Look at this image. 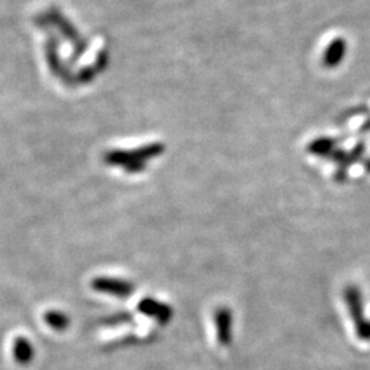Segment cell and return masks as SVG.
Returning <instances> with one entry per match:
<instances>
[{
    "instance_id": "cell-5",
    "label": "cell",
    "mask_w": 370,
    "mask_h": 370,
    "mask_svg": "<svg viewBox=\"0 0 370 370\" xmlns=\"http://www.w3.org/2000/svg\"><path fill=\"white\" fill-rule=\"evenodd\" d=\"M218 342L224 346L229 345L232 339V313L228 307H220L214 313Z\"/></svg>"
},
{
    "instance_id": "cell-1",
    "label": "cell",
    "mask_w": 370,
    "mask_h": 370,
    "mask_svg": "<svg viewBox=\"0 0 370 370\" xmlns=\"http://www.w3.org/2000/svg\"><path fill=\"white\" fill-rule=\"evenodd\" d=\"M345 299L347 303L348 310L351 314V318L355 325L358 338L362 340H370V323L364 317V303H362V295L358 287L348 285L345 290Z\"/></svg>"
},
{
    "instance_id": "cell-7",
    "label": "cell",
    "mask_w": 370,
    "mask_h": 370,
    "mask_svg": "<svg viewBox=\"0 0 370 370\" xmlns=\"http://www.w3.org/2000/svg\"><path fill=\"white\" fill-rule=\"evenodd\" d=\"M345 54H346L345 43L342 40L333 42L326 49L324 58L325 66L326 68H336L342 62V59L345 58Z\"/></svg>"
},
{
    "instance_id": "cell-9",
    "label": "cell",
    "mask_w": 370,
    "mask_h": 370,
    "mask_svg": "<svg viewBox=\"0 0 370 370\" xmlns=\"http://www.w3.org/2000/svg\"><path fill=\"white\" fill-rule=\"evenodd\" d=\"M335 147H336V140L330 138H318L309 144L307 151L317 157H326L336 150Z\"/></svg>"
},
{
    "instance_id": "cell-2",
    "label": "cell",
    "mask_w": 370,
    "mask_h": 370,
    "mask_svg": "<svg viewBox=\"0 0 370 370\" xmlns=\"http://www.w3.org/2000/svg\"><path fill=\"white\" fill-rule=\"evenodd\" d=\"M91 287L96 292L112 295L116 298H128L133 294V284L131 281L114 278H93Z\"/></svg>"
},
{
    "instance_id": "cell-3",
    "label": "cell",
    "mask_w": 370,
    "mask_h": 370,
    "mask_svg": "<svg viewBox=\"0 0 370 370\" xmlns=\"http://www.w3.org/2000/svg\"><path fill=\"white\" fill-rule=\"evenodd\" d=\"M103 161L110 166H121L128 173H141L145 169V162L140 160L135 151L112 150L103 155Z\"/></svg>"
},
{
    "instance_id": "cell-6",
    "label": "cell",
    "mask_w": 370,
    "mask_h": 370,
    "mask_svg": "<svg viewBox=\"0 0 370 370\" xmlns=\"http://www.w3.org/2000/svg\"><path fill=\"white\" fill-rule=\"evenodd\" d=\"M13 357L21 365L29 364L35 357V350L30 340L23 336L16 338L13 342Z\"/></svg>"
},
{
    "instance_id": "cell-11",
    "label": "cell",
    "mask_w": 370,
    "mask_h": 370,
    "mask_svg": "<svg viewBox=\"0 0 370 370\" xmlns=\"http://www.w3.org/2000/svg\"><path fill=\"white\" fill-rule=\"evenodd\" d=\"M364 166H365L366 172L370 173V158H368V160H365V161H364Z\"/></svg>"
},
{
    "instance_id": "cell-4",
    "label": "cell",
    "mask_w": 370,
    "mask_h": 370,
    "mask_svg": "<svg viewBox=\"0 0 370 370\" xmlns=\"http://www.w3.org/2000/svg\"><path fill=\"white\" fill-rule=\"evenodd\" d=\"M139 311L144 316H148L157 320L161 324H166L173 317V310L162 302L155 301L153 298H145L139 303Z\"/></svg>"
},
{
    "instance_id": "cell-10",
    "label": "cell",
    "mask_w": 370,
    "mask_h": 370,
    "mask_svg": "<svg viewBox=\"0 0 370 370\" xmlns=\"http://www.w3.org/2000/svg\"><path fill=\"white\" fill-rule=\"evenodd\" d=\"M163 151H165V145L160 144V143L147 144V145H143L138 150H135V153L138 154L140 160L145 163H147V161L153 160V158H157V157L162 155Z\"/></svg>"
},
{
    "instance_id": "cell-8",
    "label": "cell",
    "mask_w": 370,
    "mask_h": 370,
    "mask_svg": "<svg viewBox=\"0 0 370 370\" xmlns=\"http://www.w3.org/2000/svg\"><path fill=\"white\" fill-rule=\"evenodd\" d=\"M44 323H46L51 329L56 330V332H64L69 328L70 320L69 317L59 310H47L43 316Z\"/></svg>"
}]
</instances>
